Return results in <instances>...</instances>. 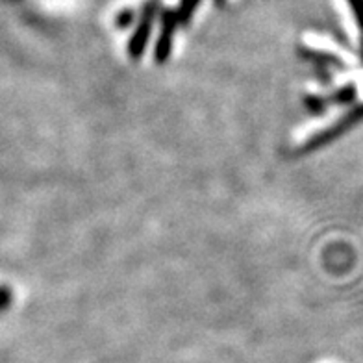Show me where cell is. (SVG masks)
I'll return each instance as SVG.
<instances>
[{
	"instance_id": "3",
	"label": "cell",
	"mask_w": 363,
	"mask_h": 363,
	"mask_svg": "<svg viewBox=\"0 0 363 363\" xmlns=\"http://www.w3.org/2000/svg\"><path fill=\"white\" fill-rule=\"evenodd\" d=\"M177 10H163L162 11V30H160L158 43L154 50V60L158 63H165L171 56L172 50V35L178 26Z\"/></svg>"
},
{
	"instance_id": "6",
	"label": "cell",
	"mask_w": 363,
	"mask_h": 363,
	"mask_svg": "<svg viewBox=\"0 0 363 363\" xmlns=\"http://www.w3.org/2000/svg\"><path fill=\"white\" fill-rule=\"evenodd\" d=\"M354 96H356V89H354V86H347V87H343V89L335 91L334 95L323 96V101H325V106L332 104V102H335V104H341V102H350Z\"/></svg>"
},
{
	"instance_id": "7",
	"label": "cell",
	"mask_w": 363,
	"mask_h": 363,
	"mask_svg": "<svg viewBox=\"0 0 363 363\" xmlns=\"http://www.w3.org/2000/svg\"><path fill=\"white\" fill-rule=\"evenodd\" d=\"M135 19V11L134 10H123L117 17H115V24L119 26V28H126L130 24L134 23Z\"/></svg>"
},
{
	"instance_id": "1",
	"label": "cell",
	"mask_w": 363,
	"mask_h": 363,
	"mask_svg": "<svg viewBox=\"0 0 363 363\" xmlns=\"http://www.w3.org/2000/svg\"><path fill=\"white\" fill-rule=\"evenodd\" d=\"M156 11H158V2H156V0L145 4L141 19H139L138 26H135L134 30V34H132V38H130L128 41V54L132 60H139V57L143 56L148 39H150V34H152Z\"/></svg>"
},
{
	"instance_id": "8",
	"label": "cell",
	"mask_w": 363,
	"mask_h": 363,
	"mask_svg": "<svg viewBox=\"0 0 363 363\" xmlns=\"http://www.w3.org/2000/svg\"><path fill=\"white\" fill-rule=\"evenodd\" d=\"M350 10H352L354 17H356V23H358L359 30L363 32V0H349Z\"/></svg>"
},
{
	"instance_id": "9",
	"label": "cell",
	"mask_w": 363,
	"mask_h": 363,
	"mask_svg": "<svg viewBox=\"0 0 363 363\" xmlns=\"http://www.w3.org/2000/svg\"><path fill=\"white\" fill-rule=\"evenodd\" d=\"M2 306H4V310L10 306V289H8V287L2 289Z\"/></svg>"
},
{
	"instance_id": "2",
	"label": "cell",
	"mask_w": 363,
	"mask_h": 363,
	"mask_svg": "<svg viewBox=\"0 0 363 363\" xmlns=\"http://www.w3.org/2000/svg\"><path fill=\"white\" fill-rule=\"evenodd\" d=\"M362 117H363V106L362 108H358V110H354L352 113L345 115L343 119H340L337 123H334V125L330 126V128L323 130V132H319V134H315L313 138L308 139L306 143L301 147V152H308V150H313V148H319V147H323V145L330 143L332 139H335L340 134H343L345 130L350 128V126H352L356 121L362 119Z\"/></svg>"
},
{
	"instance_id": "4",
	"label": "cell",
	"mask_w": 363,
	"mask_h": 363,
	"mask_svg": "<svg viewBox=\"0 0 363 363\" xmlns=\"http://www.w3.org/2000/svg\"><path fill=\"white\" fill-rule=\"evenodd\" d=\"M301 54L304 57H308L310 62H317V63H326V65H334V67H341L343 63L337 60L335 56L332 54H326V52H319V50H313V48H301Z\"/></svg>"
},
{
	"instance_id": "5",
	"label": "cell",
	"mask_w": 363,
	"mask_h": 363,
	"mask_svg": "<svg viewBox=\"0 0 363 363\" xmlns=\"http://www.w3.org/2000/svg\"><path fill=\"white\" fill-rule=\"evenodd\" d=\"M201 4V0H180V6H178L177 15H178V23L180 24H187L191 21L193 13L196 11Z\"/></svg>"
},
{
	"instance_id": "10",
	"label": "cell",
	"mask_w": 363,
	"mask_h": 363,
	"mask_svg": "<svg viewBox=\"0 0 363 363\" xmlns=\"http://www.w3.org/2000/svg\"><path fill=\"white\" fill-rule=\"evenodd\" d=\"M216 2H217V4H219V6L225 4V0H216Z\"/></svg>"
},
{
	"instance_id": "11",
	"label": "cell",
	"mask_w": 363,
	"mask_h": 363,
	"mask_svg": "<svg viewBox=\"0 0 363 363\" xmlns=\"http://www.w3.org/2000/svg\"><path fill=\"white\" fill-rule=\"evenodd\" d=\"M362 48H363V47H362ZM362 56H363V52H362Z\"/></svg>"
}]
</instances>
